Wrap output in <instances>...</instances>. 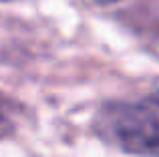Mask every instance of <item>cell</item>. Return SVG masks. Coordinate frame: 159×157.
I'll list each match as a JSON object with an SVG mask.
<instances>
[{
	"label": "cell",
	"instance_id": "obj_4",
	"mask_svg": "<svg viewBox=\"0 0 159 157\" xmlns=\"http://www.w3.org/2000/svg\"><path fill=\"white\" fill-rule=\"evenodd\" d=\"M2 2H8V0H2Z\"/></svg>",
	"mask_w": 159,
	"mask_h": 157
},
{
	"label": "cell",
	"instance_id": "obj_3",
	"mask_svg": "<svg viewBox=\"0 0 159 157\" xmlns=\"http://www.w3.org/2000/svg\"><path fill=\"white\" fill-rule=\"evenodd\" d=\"M93 2L101 4V6H109V4H115V2H119V0H93Z\"/></svg>",
	"mask_w": 159,
	"mask_h": 157
},
{
	"label": "cell",
	"instance_id": "obj_2",
	"mask_svg": "<svg viewBox=\"0 0 159 157\" xmlns=\"http://www.w3.org/2000/svg\"><path fill=\"white\" fill-rule=\"evenodd\" d=\"M16 131V107L4 93H0V139L10 137Z\"/></svg>",
	"mask_w": 159,
	"mask_h": 157
},
{
	"label": "cell",
	"instance_id": "obj_1",
	"mask_svg": "<svg viewBox=\"0 0 159 157\" xmlns=\"http://www.w3.org/2000/svg\"><path fill=\"white\" fill-rule=\"evenodd\" d=\"M93 129L101 141L125 155L159 157V81L143 97L105 103Z\"/></svg>",
	"mask_w": 159,
	"mask_h": 157
}]
</instances>
